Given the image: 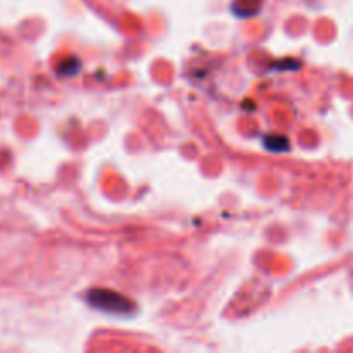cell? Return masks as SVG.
I'll return each mask as SVG.
<instances>
[{
  "mask_svg": "<svg viewBox=\"0 0 353 353\" xmlns=\"http://www.w3.org/2000/svg\"><path fill=\"white\" fill-rule=\"evenodd\" d=\"M86 300L92 307H97L100 310H109L114 314H124L133 309V303L126 296H121L117 293L109 292V290H93L88 293Z\"/></svg>",
  "mask_w": 353,
  "mask_h": 353,
  "instance_id": "obj_1",
  "label": "cell"
},
{
  "mask_svg": "<svg viewBox=\"0 0 353 353\" xmlns=\"http://www.w3.org/2000/svg\"><path fill=\"white\" fill-rule=\"evenodd\" d=\"M264 143H265V148H269V150H274V152H285L290 148V141L286 140L285 137H278V134L265 138Z\"/></svg>",
  "mask_w": 353,
  "mask_h": 353,
  "instance_id": "obj_2",
  "label": "cell"
}]
</instances>
